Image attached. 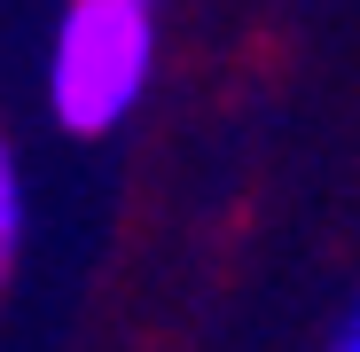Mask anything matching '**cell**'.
Returning a JSON list of instances; mask_svg holds the SVG:
<instances>
[{
  "label": "cell",
  "mask_w": 360,
  "mask_h": 352,
  "mask_svg": "<svg viewBox=\"0 0 360 352\" xmlns=\"http://www.w3.org/2000/svg\"><path fill=\"white\" fill-rule=\"evenodd\" d=\"M149 79V8L79 0L55 39V110L71 133H110Z\"/></svg>",
  "instance_id": "obj_1"
},
{
  "label": "cell",
  "mask_w": 360,
  "mask_h": 352,
  "mask_svg": "<svg viewBox=\"0 0 360 352\" xmlns=\"http://www.w3.org/2000/svg\"><path fill=\"white\" fill-rule=\"evenodd\" d=\"M329 352H360V337H352V329H337V344H329Z\"/></svg>",
  "instance_id": "obj_3"
},
{
  "label": "cell",
  "mask_w": 360,
  "mask_h": 352,
  "mask_svg": "<svg viewBox=\"0 0 360 352\" xmlns=\"http://www.w3.org/2000/svg\"><path fill=\"white\" fill-rule=\"evenodd\" d=\"M134 8H149V0H134Z\"/></svg>",
  "instance_id": "obj_4"
},
{
  "label": "cell",
  "mask_w": 360,
  "mask_h": 352,
  "mask_svg": "<svg viewBox=\"0 0 360 352\" xmlns=\"http://www.w3.org/2000/svg\"><path fill=\"white\" fill-rule=\"evenodd\" d=\"M16 227H24V196H16V164H8V149H0V274H8V259H16Z\"/></svg>",
  "instance_id": "obj_2"
}]
</instances>
